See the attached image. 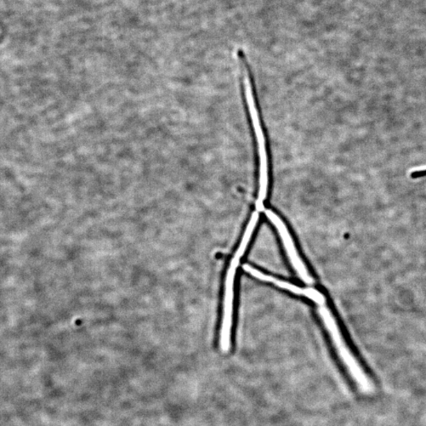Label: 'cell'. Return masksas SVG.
Masks as SVG:
<instances>
[{
  "instance_id": "cell-3",
  "label": "cell",
  "mask_w": 426,
  "mask_h": 426,
  "mask_svg": "<svg viewBox=\"0 0 426 426\" xmlns=\"http://www.w3.org/2000/svg\"><path fill=\"white\" fill-rule=\"evenodd\" d=\"M266 217L269 218L272 224L276 227L281 236V240L288 254V258L291 260L295 271L297 272L299 276L304 283L308 284L314 283V279L310 276L308 269L305 266L303 261L299 257L296 247H295L292 238L287 229L285 224L278 215L272 212V210H265Z\"/></svg>"
},
{
  "instance_id": "cell-1",
  "label": "cell",
  "mask_w": 426,
  "mask_h": 426,
  "mask_svg": "<svg viewBox=\"0 0 426 426\" xmlns=\"http://www.w3.org/2000/svg\"><path fill=\"white\" fill-rule=\"evenodd\" d=\"M319 314L321 319L332 337L335 348L337 350L341 362L348 373L352 382L362 393H371L374 390V384L371 376H369L364 367L356 359L353 352L350 350L341 335L330 311L326 305H321Z\"/></svg>"
},
{
  "instance_id": "cell-2",
  "label": "cell",
  "mask_w": 426,
  "mask_h": 426,
  "mask_svg": "<svg viewBox=\"0 0 426 426\" xmlns=\"http://www.w3.org/2000/svg\"><path fill=\"white\" fill-rule=\"evenodd\" d=\"M258 220V218L256 217H252L249 220L240 247H238L234 257H233L229 271H227L225 281L224 314L220 337V348L224 353H227L231 348L233 303H234V284L236 270L238 266L240 265L241 258L247 251Z\"/></svg>"
},
{
  "instance_id": "cell-4",
  "label": "cell",
  "mask_w": 426,
  "mask_h": 426,
  "mask_svg": "<svg viewBox=\"0 0 426 426\" xmlns=\"http://www.w3.org/2000/svg\"><path fill=\"white\" fill-rule=\"evenodd\" d=\"M243 269L248 272L249 274H251L252 276L257 278V279L263 281L265 282H269L271 283L275 284V285L281 287L284 290H287V291L291 292L295 294L302 295V296H305L314 301L317 305H325L326 304V299L323 297V295L317 291L316 289L314 288H301L298 286L294 285L292 283H290L287 282H284L277 278L274 276H271L269 275H266L263 274V272L253 268L252 266L249 265H245L243 266Z\"/></svg>"
}]
</instances>
